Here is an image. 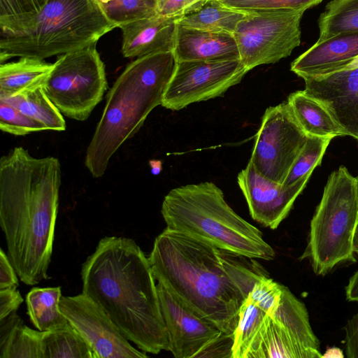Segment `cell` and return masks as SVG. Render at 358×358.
Listing matches in <instances>:
<instances>
[{"instance_id":"2e32d148","label":"cell","mask_w":358,"mask_h":358,"mask_svg":"<svg viewBox=\"0 0 358 358\" xmlns=\"http://www.w3.org/2000/svg\"><path fill=\"white\" fill-rule=\"evenodd\" d=\"M303 90L327 108L346 135L358 140V68L306 79Z\"/></svg>"},{"instance_id":"5bb4252c","label":"cell","mask_w":358,"mask_h":358,"mask_svg":"<svg viewBox=\"0 0 358 358\" xmlns=\"http://www.w3.org/2000/svg\"><path fill=\"white\" fill-rule=\"evenodd\" d=\"M160 308L169 338V351L176 358H199L223 333L160 282L157 283Z\"/></svg>"},{"instance_id":"e0dca14e","label":"cell","mask_w":358,"mask_h":358,"mask_svg":"<svg viewBox=\"0 0 358 358\" xmlns=\"http://www.w3.org/2000/svg\"><path fill=\"white\" fill-rule=\"evenodd\" d=\"M178 19L155 15L121 25L122 55L133 59L173 51Z\"/></svg>"},{"instance_id":"836d02e7","label":"cell","mask_w":358,"mask_h":358,"mask_svg":"<svg viewBox=\"0 0 358 358\" xmlns=\"http://www.w3.org/2000/svg\"><path fill=\"white\" fill-rule=\"evenodd\" d=\"M208 0H157L156 14L180 18L199 10Z\"/></svg>"},{"instance_id":"52a82bcc","label":"cell","mask_w":358,"mask_h":358,"mask_svg":"<svg viewBox=\"0 0 358 358\" xmlns=\"http://www.w3.org/2000/svg\"><path fill=\"white\" fill-rule=\"evenodd\" d=\"M305 304L283 285L280 303L272 313L250 297L243 303L234 332L231 358H320Z\"/></svg>"},{"instance_id":"d6a6232c","label":"cell","mask_w":358,"mask_h":358,"mask_svg":"<svg viewBox=\"0 0 358 358\" xmlns=\"http://www.w3.org/2000/svg\"><path fill=\"white\" fill-rule=\"evenodd\" d=\"M322 0H246L234 8L246 10L264 9H303L307 10L313 7Z\"/></svg>"},{"instance_id":"1f68e13d","label":"cell","mask_w":358,"mask_h":358,"mask_svg":"<svg viewBox=\"0 0 358 358\" xmlns=\"http://www.w3.org/2000/svg\"><path fill=\"white\" fill-rule=\"evenodd\" d=\"M282 288V285L264 275L256 282L248 296L266 312L272 313L280 303Z\"/></svg>"},{"instance_id":"4fadbf2b","label":"cell","mask_w":358,"mask_h":358,"mask_svg":"<svg viewBox=\"0 0 358 358\" xmlns=\"http://www.w3.org/2000/svg\"><path fill=\"white\" fill-rule=\"evenodd\" d=\"M62 313L93 352L94 358H146V352L133 347L105 311L81 293L62 296Z\"/></svg>"},{"instance_id":"ab89813d","label":"cell","mask_w":358,"mask_h":358,"mask_svg":"<svg viewBox=\"0 0 358 358\" xmlns=\"http://www.w3.org/2000/svg\"><path fill=\"white\" fill-rule=\"evenodd\" d=\"M225 6H229L231 8H234L238 3L246 1V0H216Z\"/></svg>"},{"instance_id":"30bf717a","label":"cell","mask_w":358,"mask_h":358,"mask_svg":"<svg viewBox=\"0 0 358 358\" xmlns=\"http://www.w3.org/2000/svg\"><path fill=\"white\" fill-rule=\"evenodd\" d=\"M234 34L239 59L250 71L287 57L301 43L303 9L248 10Z\"/></svg>"},{"instance_id":"484cf974","label":"cell","mask_w":358,"mask_h":358,"mask_svg":"<svg viewBox=\"0 0 358 358\" xmlns=\"http://www.w3.org/2000/svg\"><path fill=\"white\" fill-rule=\"evenodd\" d=\"M43 358H94L90 346L70 324L42 331Z\"/></svg>"},{"instance_id":"cb8c5ba5","label":"cell","mask_w":358,"mask_h":358,"mask_svg":"<svg viewBox=\"0 0 358 358\" xmlns=\"http://www.w3.org/2000/svg\"><path fill=\"white\" fill-rule=\"evenodd\" d=\"M61 298L60 286L34 287L28 292L26 296L27 315L38 330L50 331L69 322L59 308Z\"/></svg>"},{"instance_id":"7402d4cb","label":"cell","mask_w":358,"mask_h":358,"mask_svg":"<svg viewBox=\"0 0 358 358\" xmlns=\"http://www.w3.org/2000/svg\"><path fill=\"white\" fill-rule=\"evenodd\" d=\"M41 336L11 313L0 320V358H43Z\"/></svg>"},{"instance_id":"8992f818","label":"cell","mask_w":358,"mask_h":358,"mask_svg":"<svg viewBox=\"0 0 358 358\" xmlns=\"http://www.w3.org/2000/svg\"><path fill=\"white\" fill-rule=\"evenodd\" d=\"M115 28L96 0H48L21 31L0 34V62L64 55L96 43Z\"/></svg>"},{"instance_id":"3957f363","label":"cell","mask_w":358,"mask_h":358,"mask_svg":"<svg viewBox=\"0 0 358 358\" xmlns=\"http://www.w3.org/2000/svg\"><path fill=\"white\" fill-rule=\"evenodd\" d=\"M84 294L123 336L145 352L169 351V338L151 266L131 238L105 236L83 264Z\"/></svg>"},{"instance_id":"8fae6325","label":"cell","mask_w":358,"mask_h":358,"mask_svg":"<svg viewBox=\"0 0 358 358\" xmlns=\"http://www.w3.org/2000/svg\"><path fill=\"white\" fill-rule=\"evenodd\" d=\"M308 137L287 101L268 107L255 136L250 161L262 176L282 185Z\"/></svg>"},{"instance_id":"ba28073f","label":"cell","mask_w":358,"mask_h":358,"mask_svg":"<svg viewBox=\"0 0 358 358\" xmlns=\"http://www.w3.org/2000/svg\"><path fill=\"white\" fill-rule=\"evenodd\" d=\"M357 224V180L341 166L328 178L300 259H308L317 275H325L342 264L355 262L353 240Z\"/></svg>"},{"instance_id":"7bdbcfd3","label":"cell","mask_w":358,"mask_h":358,"mask_svg":"<svg viewBox=\"0 0 358 358\" xmlns=\"http://www.w3.org/2000/svg\"><path fill=\"white\" fill-rule=\"evenodd\" d=\"M356 180H357V188H358V176H357V177H356Z\"/></svg>"},{"instance_id":"8d00e7d4","label":"cell","mask_w":358,"mask_h":358,"mask_svg":"<svg viewBox=\"0 0 358 358\" xmlns=\"http://www.w3.org/2000/svg\"><path fill=\"white\" fill-rule=\"evenodd\" d=\"M17 273L3 249L0 250V289L18 286Z\"/></svg>"},{"instance_id":"ffe728a7","label":"cell","mask_w":358,"mask_h":358,"mask_svg":"<svg viewBox=\"0 0 358 358\" xmlns=\"http://www.w3.org/2000/svg\"><path fill=\"white\" fill-rule=\"evenodd\" d=\"M287 102L296 120L308 135L331 138L346 136L327 108L304 90L292 93Z\"/></svg>"},{"instance_id":"f35d334b","label":"cell","mask_w":358,"mask_h":358,"mask_svg":"<svg viewBox=\"0 0 358 358\" xmlns=\"http://www.w3.org/2000/svg\"><path fill=\"white\" fill-rule=\"evenodd\" d=\"M322 357H343V352L336 348H329Z\"/></svg>"},{"instance_id":"277c9868","label":"cell","mask_w":358,"mask_h":358,"mask_svg":"<svg viewBox=\"0 0 358 358\" xmlns=\"http://www.w3.org/2000/svg\"><path fill=\"white\" fill-rule=\"evenodd\" d=\"M176 62L173 51L150 54L129 64L116 79L85 152L84 163L94 178L103 176L115 152L162 105Z\"/></svg>"},{"instance_id":"7a4b0ae2","label":"cell","mask_w":358,"mask_h":358,"mask_svg":"<svg viewBox=\"0 0 358 358\" xmlns=\"http://www.w3.org/2000/svg\"><path fill=\"white\" fill-rule=\"evenodd\" d=\"M61 183L57 157H34L17 146L0 159V226L8 256L27 285L49 278Z\"/></svg>"},{"instance_id":"d4e9b609","label":"cell","mask_w":358,"mask_h":358,"mask_svg":"<svg viewBox=\"0 0 358 358\" xmlns=\"http://www.w3.org/2000/svg\"><path fill=\"white\" fill-rule=\"evenodd\" d=\"M0 99L41 123L47 130L63 131L66 129L62 113L48 96L43 86L15 96L0 97Z\"/></svg>"},{"instance_id":"7c38bea8","label":"cell","mask_w":358,"mask_h":358,"mask_svg":"<svg viewBox=\"0 0 358 358\" xmlns=\"http://www.w3.org/2000/svg\"><path fill=\"white\" fill-rule=\"evenodd\" d=\"M248 71L240 59L177 62L162 106L179 110L191 103L222 96Z\"/></svg>"},{"instance_id":"6da1fadb","label":"cell","mask_w":358,"mask_h":358,"mask_svg":"<svg viewBox=\"0 0 358 358\" xmlns=\"http://www.w3.org/2000/svg\"><path fill=\"white\" fill-rule=\"evenodd\" d=\"M253 259L167 227L148 257L157 282L227 335H234L254 285L266 275Z\"/></svg>"},{"instance_id":"d590c367","label":"cell","mask_w":358,"mask_h":358,"mask_svg":"<svg viewBox=\"0 0 358 358\" xmlns=\"http://www.w3.org/2000/svg\"><path fill=\"white\" fill-rule=\"evenodd\" d=\"M345 353L347 357L358 358V311L345 327Z\"/></svg>"},{"instance_id":"74e56055","label":"cell","mask_w":358,"mask_h":358,"mask_svg":"<svg viewBox=\"0 0 358 358\" xmlns=\"http://www.w3.org/2000/svg\"><path fill=\"white\" fill-rule=\"evenodd\" d=\"M345 296L349 301L358 302V270L351 276L345 287Z\"/></svg>"},{"instance_id":"4dcf8cb0","label":"cell","mask_w":358,"mask_h":358,"mask_svg":"<svg viewBox=\"0 0 358 358\" xmlns=\"http://www.w3.org/2000/svg\"><path fill=\"white\" fill-rule=\"evenodd\" d=\"M0 129L15 136L48 131L44 125L0 99Z\"/></svg>"},{"instance_id":"e575fe53","label":"cell","mask_w":358,"mask_h":358,"mask_svg":"<svg viewBox=\"0 0 358 358\" xmlns=\"http://www.w3.org/2000/svg\"><path fill=\"white\" fill-rule=\"evenodd\" d=\"M17 286L0 289V320L16 312L23 299Z\"/></svg>"},{"instance_id":"b9f144b4","label":"cell","mask_w":358,"mask_h":358,"mask_svg":"<svg viewBox=\"0 0 358 358\" xmlns=\"http://www.w3.org/2000/svg\"><path fill=\"white\" fill-rule=\"evenodd\" d=\"M99 4L107 3L113 0H96Z\"/></svg>"},{"instance_id":"83f0119b","label":"cell","mask_w":358,"mask_h":358,"mask_svg":"<svg viewBox=\"0 0 358 358\" xmlns=\"http://www.w3.org/2000/svg\"><path fill=\"white\" fill-rule=\"evenodd\" d=\"M48 0H0V34L21 31Z\"/></svg>"},{"instance_id":"44dd1931","label":"cell","mask_w":358,"mask_h":358,"mask_svg":"<svg viewBox=\"0 0 358 358\" xmlns=\"http://www.w3.org/2000/svg\"><path fill=\"white\" fill-rule=\"evenodd\" d=\"M53 64L34 58L20 57L0 66V97L19 94L43 86Z\"/></svg>"},{"instance_id":"603a6c76","label":"cell","mask_w":358,"mask_h":358,"mask_svg":"<svg viewBox=\"0 0 358 358\" xmlns=\"http://www.w3.org/2000/svg\"><path fill=\"white\" fill-rule=\"evenodd\" d=\"M249 11L231 8L208 0L199 10L179 18L177 24L185 27L234 34Z\"/></svg>"},{"instance_id":"9a60e30c","label":"cell","mask_w":358,"mask_h":358,"mask_svg":"<svg viewBox=\"0 0 358 358\" xmlns=\"http://www.w3.org/2000/svg\"><path fill=\"white\" fill-rule=\"evenodd\" d=\"M310 177L284 187L259 173L249 160L238 174L237 181L252 218L264 227L275 229L288 215Z\"/></svg>"},{"instance_id":"f546056e","label":"cell","mask_w":358,"mask_h":358,"mask_svg":"<svg viewBox=\"0 0 358 358\" xmlns=\"http://www.w3.org/2000/svg\"><path fill=\"white\" fill-rule=\"evenodd\" d=\"M157 0H113L100 4L107 18L117 27L156 14Z\"/></svg>"},{"instance_id":"60d3db41","label":"cell","mask_w":358,"mask_h":358,"mask_svg":"<svg viewBox=\"0 0 358 358\" xmlns=\"http://www.w3.org/2000/svg\"><path fill=\"white\" fill-rule=\"evenodd\" d=\"M353 250L355 254L358 255V224L356 227L354 240H353Z\"/></svg>"},{"instance_id":"d6986e66","label":"cell","mask_w":358,"mask_h":358,"mask_svg":"<svg viewBox=\"0 0 358 358\" xmlns=\"http://www.w3.org/2000/svg\"><path fill=\"white\" fill-rule=\"evenodd\" d=\"M173 52L177 62L240 59L234 34L178 24Z\"/></svg>"},{"instance_id":"5b68a950","label":"cell","mask_w":358,"mask_h":358,"mask_svg":"<svg viewBox=\"0 0 358 358\" xmlns=\"http://www.w3.org/2000/svg\"><path fill=\"white\" fill-rule=\"evenodd\" d=\"M161 213L170 229L249 258L275 257L262 233L229 206L222 189L213 182L172 189L164 196Z\"/></svg>"},{"instance_id":"f1b7e54d","label":"cell","mask_w":358,"mask_h":358,"mask_svg":"<svg viewBox=\"0 0 358 358\" xmlns=\"http://www.w3.org/2000/svg\"><path fill=\"white\" fill-rule=\"evenodd\" d=\"M331 138L309 136L297 159L292 166L282 186L290 187L301 179L310 176L316 166L321 164Z\"/></svg>"},{"instance_id":"9c48e42d","label":"cell","mask_w":358,"mask_h":358,"mask_svg":"<svg viewBox=\"0 0 358 358\" xmlns=\"http://www.w3.org/2000/svg\"><path fill=\"white\" fill-rule=\"evenodd\" d=\"M43 88L64 115L86 120L108 88L105 66L96 43L61 55Z\"/></svg>"},{"instance_id":"4316f807","label":"cell","mask_w":358,"mask_h":358,"mask_svg":"<svg viewBox=\"0 0 358 358\" xmlns=\"http://www.w3.org/2000/svg\"><path fill=\"white\" fill-rule=\"evenodd\" d=\"M323 41L343 33H358V0H331L318 20Z\"/></svg>"},{"instance_id":"ac0fdd59","label":"cell","mask_w":358,"mask_h":358,"mask_svg":"<svg viewBox=\"0 0 358 358\" xmlns=\"http://www.w3.org/2000/svg\"><path fill=\"white\" fill-rule=\"evenodd\" d=\"M358 56V33H343L317 42L291 64L304 80L332 72Z\"/></svg>"}]
</instances>
